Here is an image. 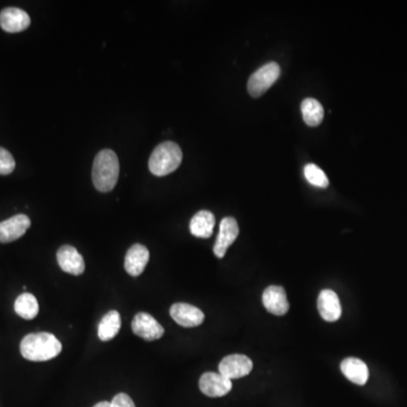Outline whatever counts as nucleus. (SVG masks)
<instances>
[{
	"mask_svg": "<svg viewBox=\"0 0 407 407\" xmlns=\"http://www.w3.org/2000/svg\"><path fill=\"white\" fill-rule=\"evenodd\" d=\"M61 350L59 339L50 333L28 334L20 342V353L28 361H49Z\"/></svg>",
	"mask_w": 407,
	"mask_h": 407,
	"instance_id": "obj_1",
	"label": "nucleus"
},
{
	"mask_svg": "<svg viewBox=\"0 0 407 407\" xmlns=\"http://www.w3.org/2000/svg\"><path fill=\"white\" fill-rule=\"evenodd\" d=\"M119 178V160L112 150H102L94 160L92 179L96 189L109 192L116 187Z\"/></svg>",
	"mask_w": 407,
	"mask_h": 407,
	"instance_id": "obj_2",
	"label": "nucleus"
},
{
	"mask_svg": "<svg viewBox=\"0 0 407 407\" xmlns=\"http://www.w3.org/2000/svg\"><path fill=\"white\" fill-rule=\"evenodd\" d=\"M182 162V151L173 141H164L151 154L148 167L156 177H165L178 169Z\"/></svg>",
	"mask_w": 407,
	"mask_h": 407,
	"instance_id": "obj_3",
	"label": "nucleus"
},
{
	"mask_svg": "<svg viewBox=\"0 0 407 407\" xmlns=\"http://www.w3.org/2000/svg\"><path fill=\"white\" fill-rule=\"evenodd\" d=\"M281 68L276 62H269L252 73L248 81V92L252 98H259L280 77Z\"/></svg>",
	"mask_w": 407,
	"mask_h": 407,
	"instance_id": "obj_4",
	"label": "nucleus"
},
{
	"mask_svg": "<svg viewBox=\"0 0 407 407\" xmlns=\"http://www.w3.org/2000/svg\"><path fill=\"white\" fill-rule=\"evenodd\" d=\"M252 361L249 359L248 356L242 354H232V355L225 356L220 365H218V372L225 378L239 379L242 377L248 376L252 370Z\"/></svg>",
	"mask_w": 407,
	"mask_h": 407,
	"instance_id": "obj_5",
	"label": "nucleus"
},
{
	"mask_svg": "<svg viewBox=\"0 0 407 407\" xmlns=\"http://www.w3.org/2000/svg\"><path fill=\"white\" fill-rule=\"evenodd\" d=\"M131 328L135 335L145 341H156L164 335V328L155 318L146 312L136 314L131 322Z\"/></svg>",
	"mask_w": 407,
	"mask_h": 407,
	"instance_id": "obj_6",
	"label": "nucleus"
},
{
	"mask_svg": "<svg viewBox=\"0 0 407 407\" xmlns=\"http://www.w3.org/2000/svg\"><path fill=\"white\" fill-rule=\"evenodd\" d=\"M31 226V220L25 214L15 215L0 222V242L9 243L25 235Z\"/></svg>",
	"mask_w": 407,
	"mask_h": 407,
	"instance_id": "obj_7",
	"label": "nucleus"
},
{
	"mask_svg": "<svg viewBox=\"0 0 407 407\" xmlns=\"http://www.w3.org/2000/svg\"><path fill=\"white\" fill-rule=\"evenodd\" d=\"M239 235V226L235 218H225L220 220V232L215 241L214 254L218 258H223L228 249L235 242Z\"/></svg>",
	"mask_w": 407,
	"mask_h": 407,
	"instance_id": "obj_8",
	"label": "nucleus"
},
{
	"mask_svg": "<svg viewBox=\"0 0 407 407\" xmlns=\"http://www.w3.org/2000/svg\"><path fill=\"white\" fill-rule=\"evenodd\" d=\"M170 314L182 327H197L205 319V314L201 309L188 303H175L170 309Z\"/></svg>",
	"mask_w": 407,
	"mask_h": 407,
	"instance_id": "obj_9",
	"label": "nucleus"
},
{
	"mask_svg": "<svg viewBox=\"0 0 407 407\" xmlns=\"http://www.w3.org/2000/svg\"><path fill=\"white\" fill-rule=\"evenodd\" d=\"M199 388L208 397H222L232 389V382L220 372H206L199 379Z\"/></svg>",
	"mask_w": 407,
	"mask_h": 407,
	"instance_id": "obj_10",
	"label": "nucleus"
},
{
	"mask_svg": "<svg viewBox=\"0 0 407 407\" xmlns=\"http://www.w3.org/2000/svg\"><path fill=\"white\" fill-rule=\"evenodd\" d=\"M57 260H58L60 269L68 274L78 276L84 273V259L75 247L68 246V244L60 247L57 252Z\"/></svg>",
	"mask_w": 407,
	"mask_h": 407,
	"instance_id": "obj_11",
	"label": "nucleus"
},
{
	"mask_svg": "<svg viewBox=\"0 0 407 407\" xmlns=\"http://www.w3.org/2000/svg\"><path fill=\"white\" fill-rule=\"evenodd\" d=\"M31 24V18L26 11L16 7H8L0 13V28L8 33L24 31Z\"/></svg>",
	"mask_w": 407,
	"mask_h": 407,
	"instance_id": "obj_12",
	"label": "nucleus"
},
{
	"mask_svg": "<svg viewBox=\"0 0 407 407\" xmlns=\"http://www.w3.org/2000/svg\"><path fill=\"white\" fill-rule=\"evenodd\" d=\"M263 303L266 310L275 316H284L290 309L286 292L282 286L271 285L263 293Z\"/></svg>",
	"mask_w": 407,
	"mask_h": 407,
	"instance_id": "obj_13",
	"label": "nucleus"
},
{
	"mask_svg": "<svg viewBox=\"0 0 407 407\" xmlns=\"http://www.w3.org/2000/svg\"><path fill=\"white\" fill-rule=\"evenodd\" d=\"M150 260V252L146 247L136 243L130 247L124 257V269L130 276L137 277L144 271Z\"/></svg>",
	"mask_w": 407,
	"mask_h": 407,
	"instance_id": "obj_14",
	"label": "nucleus"
},
{
	"mask_svg": "<svg viewBox=\"0 0 407 407\" xmlns=\"http://www.w3.org/2000/svg\"><path fill=\"white\" fill-rule=\"evenodd\" d=\"M318 310L322 319L326 322L338 320L342 316V305L338 295L331 290H322L318 297Z\"/></svg>",
	"mask_w": 407,
	"mask_h": 407,
	"instance_id": "obj_15",
	"label": "nucleus"
},
{
	"mask_svg": "<svg viewBox=\"0 0 407 407\" xmlns=\"http://www.w3.org/2000/svg\"><path fill=\"white\" fill-rule=\"evenodd\" d=\"M341 370L343 374L353 382V384L363 386L367 384L369 379V369L362 360L356 358H348L341 363Z\"/></svg>",
	"mask_w": 407,
	"mask_h": 407,
	"instance_id": "obj_16",
	"label": "nucleus"
},
{
	"mask_svg": "<svg viewBox=\"0 0 407 407\" xmlns=\"http://www.w3.org/2000/svg\"><path fill=\"white\" fill-rule=\"evenodd\" d=\"M215 226V216L208 211L196 213L190 220L189 229L192 235L207 239L213 235Z\"/></svg>",
	"mask_w": 407,
	"mask_h": 407,
	"instance_id": "obj_17",
	"label": "nucleus"
},
{
	"mask_svg": "<svg viewBox=\"0 0 407 407\" xmlns=\"http://www.w3.org/2000/svg\"><path fill=\"white\" fill-rule=\"evenodd\" d=\"M122 327V317L118 311L111 310L105 314L98 328V336L102 342H107L118 335Z\"/></svg>",
	"mask_w": 407,
	"mask_h": 407,
	"instance_id": "obj_18",
	"label": "nucleus"
},
{
	"mask_svg": "<svg viewBox=\"0 0 407 407\" xmlns=\"http://www.w3.org/2000/svg\"><path fill=\"white\" fill-rule=\"evenodd\" d=\"M14 309L18 316L32 320L39 314V303L33 294L23 293L15 301Z\"/></svg>",
	"mask_w": 407,
	"mask_h": 407,
	"instance_id": "obj_19",
	"label": "nucleus"
},
{
	"mask_svg": "<svg viewBox=\"0 0 407 407\" xmlns=\"http://www.w3.org/2000/svg\"><path fill=\"white\" fill-rule=\"evenodd\" d=\"M301 111H302L303 120L305 124L310 127H316L322 124V119L325 116L324 107L320 105L319 101L316 99H305L301 105Z\"/></svg>",
	"mask_w": 407,
	"mask_h": 407,
	"instance_id": "obj_20",
	"label": "nucleus"
},
{
	"mask_svg": "<svg viewBox=\"0 0 407 407\" xmlns=\"http://www.w3.org/2000/svg\"><path fill=\"white\" fill-rule=\"evenodd\" d=\"M305 177L308 181L309 184L314 187H319V188H326L329 184L327 175L320 169L317 167L316 164H307L305 167Z\"/></svg>",
	"mask_w": 407,
	"mask_h": 407,
	"instance_id": "obj_21",
	"label": "nucleus"
},
{
	"mask_svg": "<svg viewBox=\"0 0 407 407\" xmlns=\"http://www.w3.org/2000/svg\"><path fill=\"white\" fill-rule=\"evenodd\" d=\"M16 167V162L8 151L0 147V175H11Z\"/></svg>",
	"mask_w": 407,
	"mask_h": 407,
	"instance_id": "obj_22",
	"label": "nucleus"
},
{
	"mask_svg": "<svg viewBox=\"0 0 407 407\" xmlns=\"http://www.w3.org/2000/svg\"><path fill=\"white\" fill-rule=\"evenodd\" d=\"M112 407H136L133 399H130L127 394H118L113 397L111 401Z\"/></svg>",
	"mask_w": 407,
	"mask_h": 407,
	"instance_id": "obj_23",
	"label": "nucleus"
},
{
	"mask_svg": "<svg viewBox=\"0 0 407 407\" xmlns=\"http://www.w3.org/2000/svg\"><path fill=\"white\" fill-rule=\"evenodd\" d=\"M94 407H112L111 406V403L109 401H100L98 404L94 405Z\"/></svg>",
	"mask_w": 407,
	"mask_h": 407,
	"instance_id": "obj_24",
	"label": "nucleus"
}]
</instances>
